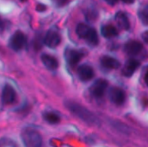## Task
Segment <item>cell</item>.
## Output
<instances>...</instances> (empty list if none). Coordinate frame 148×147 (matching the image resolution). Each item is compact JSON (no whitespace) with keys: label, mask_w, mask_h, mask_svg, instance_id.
Wrapping results in <instances>:
<instances>
[{"label":"cell","mask_w":148,"mask_h":147,"mask_svg":"<svg viewBox=\"0 0 148 147\" xmlns=\"http://www.w3.org/2000/svg\"><path fill=\"white\" fill-rule=\"evenodd\" d=\"M65 107L72 114L76 116L84 123L92 126H100L101 121L99 118L81 104L72 101H65Z\"/></svg>","instance_id":"cell-1"},{"label":"cell","mask_w":148,"mask_h":147,"mask_svg":"<svg viewBox=\"0 0 148 147\" xmlns=\"http://www.w3.org/2000/svg\"><path fill=\"white\" fill-rule=\"evenodd\" d=\"M21 139L25 147H42V138L41 133L30 127L23 129L21 132Z\"/></svg>","instance_id":"cell-2"},{"label":"cell","mask_w":148,"mask_h":147,"mask_svg":"<svg viewBox=\"0 0 148 147\" xmlns=\"http://www.w3.org/2000/svg\"><path fill=\"white\" fill-rule=\"evenodd\" d=\"M76 34L79 37L86 40L91 46H96L99 43V37L96 30L85 23H79L77 25Z\"/></svg>","instance_id":"cell-3"},{"label":"cell","mask_w":148,"mask_h":147,"mask_svg":"<svg viewBox=\"0 0 148 147\" xmlns=\"http://www.w3.org/2000/svg\"><path fill=\"white\" fill-rule=\"evenodd\" d=\"M108 86V82L106 80L103 79H99L94 82V84L91 86L89 91L92 96H94L96 99L102 98L103 95L105 94L107 88Z\"/></svg>","instance_id":"cell-4"},{"label":"cell","mask_w":148,"mask_h":147,"mask_svg":"<svg viewBox=\"0 0 148 147\" xmlns=\"http://www.w3.org/2000/svg\"><path fill=\"white\" fill-rule=\"evenodd\" d=\"M108 97L111 102L116 106H121L126 101L125 92L118 87H113L109 89Z\"/></svg>","instance_id":"cell-5"},{"label":"cell","mask_w":148,"mask_h":147,"mask_svg":"<svg viewBox=\"0 0 148 147\" xmlns=\"http://www.w3.org/2000/svg\"><path fill=\"white\" fill-rule=\"evenodd\" d=\"M26 36L21 31H16L13 34V36L10 38V45L12 48V49L18 51L21 50L26 44Z\"/></svg>","instance_id":"cell-6"},{"label":"cell","mask_w":148,"mask_h":147,"mask_svg":"<svg viewBox=\"0 0 148 147\" xmlns=\"http://www.w3.org/2000/svg\"><path fill=\"white\" fill-rule=\"evenodd\" d=\"M16 100L15 89L9 84H6L2 91V103L5 106L13 104Z\"/></svg>","instance_id":"cell-7"},{"label":"cell","mask_w":148,"mask_h":147,"mask_svg":"<svg viewBox=\"0 0 148 147\" xmlns=\"http://www.w3.org/2000/svg\"><path fill=\"white\" fill-rule=\"evenodd\" d=\"M142 49H143L142 44L139 41H135V40L128 41L127 42H126L124 46L125 53L130 56H134L138 55L139 53L141 52Z\"/></svg>","instance_id":"cell-8"},{"label":"cell","mask_w":148,"mask_h":147,"mask_svg":"<svg viewBox=\"0 0 148 147\" xmlns=\"http://www.w3.org/2000/svg\"><path fill=\"white\" fill-rule=\"evenodd\" d=\"M61 36L55 30L49 31L44 37V43L51 49L56 48L61 43Z\"/></svg>","instance_id":"cell-9"},{"label":"cell","mask_w":148,"mask_h":147,"mask_svg":"<svg viewBox=\"0 0 148 147\" xmlns=\"http://www.w3.org/2000/svg\"><path fill=\"white\" fill-rule=\"evenodd\" d=\"M140 65V62L135 59L128 60L122 68V71H121L122 75L126 77H131L139 68Z\"/></svg>","instance_id":"cell-10"},{"label":"cell","mask_w":148,"mask_h":147,"mask_svg":"<svg viewBox=\"0 0 148 147\" xmlns=\"http://www.w3.org/2000/svg\"><path fill=\"white\" fill-rule=\"evenodd\" d=\"M77 74L81 81H88L93 79L95 75V72L92 67L89 65H82L77 69Z\"/></svg>","instance_id":"cell-11"},{"label":"cell","mask_w":148,"mask_h":147,"mask_svg":"<svg viewBox=\"0 0 148 147\" xmlns=\"http://www.w3.org/2000/svg\"><path fill=\"white\" fill-rule=\"evenodd\" d=\"M83 55H84L82 52L75 49H68L66 52L67 62L71 67H75L79 63V62L82 59Z\"/></svg>","instance_id":"cell-12"},{"label":"cell","mask_w":148,"mask_h":147,"mask_svg":"<svg viewBox=\"0 0 148 147\" xmlns=\"http://www.w3.org/2000/svg\"><path fill=\"white\" fill-rule=\"evenodd\" d=\"M117 26L122 30H128L130 29V22L127 15L123 11H118L114 16Z\"/></svg>","instance_id":"cell-13"},{"label":"cell","mask_w":148,"mask_h":147,"mask_svg":"<svg viewBox=\"0 0 148 147\" xmlns=\"http://www.w3.org/2000/svg\"><path fill=\"white\" fill-rule=\"evenodd\" d=\"M101 66L106 69H117L121 67V62L109 55H104L101 59Z\"/></svg>","instance_id":"cell-14"},{"label":"cell","mask_w":148,"mask_h":147,"mask_svg":"<svg viewBox=\"0 0 148 147\" xmlns=\"http://www.w3.org/2000/svg\"><path fill=\"white\" fill-rule=\"evenodd\" d=\"M41 60L43 62V64L46 66V68H48L50 70H56L58 68L57 59L50 55H47V54L42 55Z\"/></svg>","instance_id":"cell-15"},{"label":"cell","mask_w":148,"mask_h":147,"mask_svg":"<svg viewBox=\"0 0 148 147\" xmlns=\"http://www.w3.org/2000/svg\"><path fill=\"white\" fill-rule=\"evenodd\" d=\"M101 33L103 37L105 38H113L118 36V30L117 29L111 24H107V25H103L101 29Z\"/></svg>","instance_id":"cell-16"},{"label":"cell","mask_w":148,"mask_h":147,"mask_svg":"<svg viewBox=\"0 0 148 147\" xmlns=\"http://www.w3.org/2000/svg\"><path fill=\"white\" fill-rule=\"evenodd\" d=\"M43 119L44 120L51 125H56L60 123L61 121V116L56 113V112H46L43 113Z\"/></svg>","instance_id":"cell-17"},{"label":"cell","mask_w":148,"mask_h":147,"mask_svg":"<svg viewBox=\"0 0 148 147\" xmlns=\"http://www.w3.org/2000/svg\"><path fill=\"white\" fill-rule=\"evenodd\" d=\"M138 16L141 23L148 26V4H142L138 10Z\"/></svg>","instance_id":"cell-18"},{"label":"cell","mask_w":148,"mask_h":147,"mask_svg":"<svg viewBox=\"0 0 148 147\" xmlns=\"http://www.w3.org/2000/svg\"><path fill=\"white\" fill-rule=\"evenodd\" d=\"M0 147H19L16 144V141L13 139L7 138V137H3L0 138Z\"/></svg>","instance_id":"cell-19"},{"label":"cell","mask_w":148,"mask_h":147,"mask_svg":"<svg viewBox=\"0 0 148 147\" xmlns=\"http://www.w3.org/2000/svg\"><path fill=\"white\" fill-rule=\"evenodd\" d=\"M85 16L88 21H95L98 17V12L95 9H89L85 12Z\"/></svg>","instance_id":"cell-20"},{"label":"cell","mask_w":148,"mask_h":147,"mask_svg":"<svg viewBox=\"0 0 148 147\" xmlns=\"http://www.w3.org/2000/svg\"><path fill=\"white\" fill-rule=\"evenodd\" d=\"M42 46V40L41 37H38L36 39H35L34 41V47L36 50H39L41 49V47Z\"/></svg>","instance_id":"cell-21"},{"label":"cell","mask_w":148,"mask_h":147,"mask_svg":"<svg viewBox=\"0 0 148 147\" xmlns=\"http://www.w3.org/2000/svg\"><path fill=\"white\" fill-rule=\"evenodd\" d=\"M36 10L37 11H44L47 10V6L44 5V4H42V3H38L36 7Z\"/></svg>","instance_id":"cell-22"},{"label":"cell","mask_w":148,"mask_h":147,"mask_svg":"<svg viewBox=\"0 0 148 147\" xmlns=\"http://www.w3.org/2000/svg\"><path fill=\"white\" fill-rule=\"evenodd\" d=\"M55 1H56V4H57L58 6H60V7L66 5V4L69 2V0H55Z\"/></svg>","instance_id":"cell-23"},{"label":"cell","mask_w":148,"mask_h":147,"mask_svg":"<svg viewBox=\"0 0 148 147\" xmlns=\"http://www.w3.org/2000/svg\"><path fill=\"white\" fill-rule=\"evenodd\" d=\"M141 36H142L143 41H144L145 42L148 43V30L145 31V32H143V33H142V35H141Z\"/></svg>","instance_id":"cell-24"},{"label":"cell","mask_w":148,"mask_h":147,"mask_svg":"<svg viewBox=\"0 0 148 147\" xmlns=\"http://www.w3.org/2000/svg\"><path fill=\"white\" fill-rule=\"evenodd\" d=\"M4 27H5L4 26V22L0 18V33L3 32V30L4 29Z\"/></svg>","instance_id":"cell-25"},{"label":"cell","mask_w":148,"mask_h":147,"mask_svg":"<svg viewBox=\"0 0 148 147\" xmlns=\"http://www.w3.org/2000/svg\"><path fill=\"white\" fill-rule=\"evenodd\" d=\"M108 4H110V5H114V4H115L119 0H105Z\"/></svg>","instance_id":"cell-26"},{"label":"cell","mask_w":148,"mask_h":147,"mask_svg":"<svg viewBox=\"0 0 148 147\" xmlns=\"http://www.w3.org/2000/svg\"><path fill=\"white\" fill-rule=\"evenodd\" d=\"M121 1L124 3H127V4H132L134 3L135 0H121Z\"/></svg>","instance_id":"cell-27"},{"label":"cell","mask_w":148,"mask_h":147,"mask_svg":"<svg viewBox=\"0 0 148 147\" xmlns=\"http://www.w3.org/2000/svg\"><path fill=\"white\" fill-rule=\"evenodd\" d=\"M144 80H145V82H146V84H147V86L148 87V71L146 73V75H145V77H144Z\"/></svg>","instance_id":"cell-28"},{"label":"cell","mask_w":148,"mask_h":147,"mask_svg":"<svg viewBox=\"0 0 148 147\" xmlns=\"http://www.w3.org/2000/svg\"><path fill=\"white\" fill-rule=\"evenodd\" d=\"M21 1H23V2H25V1H27V0H21Z\"/></svg>","instance_id":"cell-29"}]
</instances>
